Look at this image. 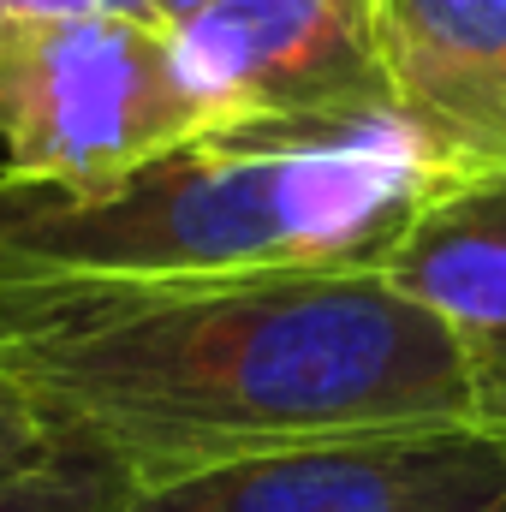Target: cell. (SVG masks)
Here are the masks:
<instances>
[{"label": "cell", "instance_id": "obj_10", "mask_svg": "<svg viewBox=\"0 0 506 512\" xmlns=\"http://www.w3.org/2000/svg\"><path fill=\"white\" fill-rule=\"evenodd\" d=\"M48 12H126V18H155V0H0V18H48Z\"/></svg>", "mask_w": 506, "mask_h": 512}, {"label": "cell", "instance_id": "obj_7", "mask_svg": "<svg viewBox=\"0 0 506 512\" xmlns=\"http://www.w3.org/2000/svg\"><path fill=\"white\" fill-rule=\"evenodd\" d=\"M399 108L459 167H506V0H376Z\"/></svg>", "mask_w": 506, "mask_h": 512}, {"label": "cell", "instance_id": "obj_9", "mask_svg": "<svg viewBox=\"0 0 506 512\" xmlns=\"http://www.w3.org/2000/svg\"><path fill=\"white\" fill-rule=\"evenodd\" d=\"M54 435H48V423L18 399V387L0 376V471L6 465H18V459H30V453H42Z\"/></svg>", "mask_w": 506, "mask_h": 512}, {"label": "cell", "instance_id": "obj_2", "mask_svg": "<svg viewBox=\"0 0 506 512\" xmlns=\"http://www.w3.org/2000/svg\"><path fill=\"white\" fill-rule=\"evenodd\" d=\"M459 167L411 114L215 126L102 191L0 185V280H239L381 268Z\"/></svg>", "mask_w": 506, "mask_h": 512}, {"label": "cell", "instance_id": "obj_5", "mask_svg": "<svg viewBox=\"0 0 506 512\" xmlns=\"http://www.w3.org/2000/svg\"><path fill=\"white\" fill-rule=\"evenodd\" d=\"M173 42L215 126L405 114L376 0H209Z\"/></svg>", "mask_w": 506, "mask_h": 512}, {"label": "cell", "instance_id": "obj_6", "mask_svg": "<svg viewBox=\"0 0 506 512\" xmlns=\"http://www.w3.org/2000/svg\"><path fill=\"white\" fill-rule=\"evenodd\" d=\"M381 274L447 328L477 423L506 429V167L447 179L381 256Z\"/></svg>", "mask_w": 506, "mask_h": 512}, {"label": "cell", "instance_id": "obj_1", "mask_svg": "<svg viewBox=\"0 0 506 512\" xmlns=\"http://www.w3.org/2000/svg\"><path fill=\"white\" fill-rule=\"evenodd\" d=\"M0 376L137 489L411 423H477L447 328L381 268L0 280Z\"/></svg>", "mask_w": 506, "mask_h": 512}, {"label": "cell", "instance_id": "obj_3", "mask_svg": "<svg viewBox=\"0 0 506 512\" xmlns=\"http://www.w3.org/2000/svg\"><path fill=\"white\" fill-rule=\"evenodd\" d=\"M215 131L155 18H0V185L102 191Z\"/></svg>", "mask_w": 506, "mask_h": 512}, {"label": "cell", "instance_id": "obj_8", "mask_svg": "<svg viewBox=\"0 0 506 512\" xmlns=\"http://www.w3.org/2000/svg\"><path fill=\"white\" fill-rule=\"evenodd\" d=\"M131 495L137 483L108 453L60 435L0 471V512H126Z\"/></svg>", "mask_w": 506, "mask_h": 512}, {"label": "cell", "instance_id": "obj_4", "mask_svg": "<svg viewBox=\"0 0 506 512\" xmlns=\"http://www.w3.org/2000/svg\"><path fill=\"white\" fill-rule=\"evenodd\" d=\"M126 512H506V429L411 423L328 435L137 489Z\"/></svg>", "mask_w": 506, "mask_h": 512}]
</instances>
